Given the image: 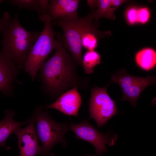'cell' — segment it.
<instances>
[{
    "mask_svg": "<svg viewBox=\"0 0 156 156\" xmlns=\"http://www.w3.org/2000/svg\"><path fill=\"white\" fill-rule=\"evenodd\" d=\"M111 79L112 82L118 83L121 89L123 94L121 101H128L134 108L142 91L156 82L154 76L135 77L129 74L125 69L113 74Z\"/></svg>",
    "mask_w": 156,
    "mask_h": 156,
    "instance_id": "cell-7",
    "label": "cell"
},
{
    "mask_svg": "<svg viewBox=\"0 0 156 156\" xmlns=\"http://www.w3.org/2000/svg\"><path fill=\"white\" fill-rule=\"evenodd\" d=\"M95 16V13L92 11L86 16V21L81 36L82 47L88 51L94 50L97 47V37L103 38L111 34L110 31H101L95 26L93 23Z\"/></svg>",
    "mask_w": 156,
    "mask_h": 156,
    "instance_id": "cell-12",
    "label": "cell"
},
{
    "mask_svg": "<svg viewBox=\"0 0 156 156\" xmlns=\"http://www.w3.org/2000/svg\"><path fill=\"white\" fill-rule=\"evenodd\" d=\"M135 61L141 69L147 71L154 68L156 65V52L150 48L143 49L136 54Z\"/></svg>",
    "mask_w": 156,
    "mask_h": 156,
    "instance_id": "cell-16",
    "label": "cell"
},
{
    "mask_svg": "<svg viewBox=\"0 0 156 156\" xmlns=\"http://www.w3.org/2000/svg\"><path fill=\"white\" fill-rule=\"evenodd\" d=\"M123 0H98L97 9L96 11L94 20L97 21L103 17L108 19L115 18L116 10L123 3L127 1Z\"/></svg>",
    "mask_w": 156,
    "mask_h": 156,
    "instance_id": "cell-15",
    "label": "cell"
},
{
    "mask_svg": "<svg viewBox=\"0 0 156 156\" xmlns=\"http://www.w3.org/2000/svg\"><path fill=\"white\" fill-rule=\"evenodd\" d=\"M76 65L64 46L61 38L53 55L39 70L38 78L43 92L54 99L74 86L87 89L89 80L78 75Z\"/></svg>",
    "mask_w": 156,
    "mask_h": 156,
    "instance_id": "cell-1",
    "label": "cell"
},
{
    "mask_svg": "<svg viewBox=\"0 0 156 156\" xmlns=\"http://www.w3.org/2000/svg\"><path fill=\"white\" fill-rule=\"evenodd\" d=\"M40 6L41 16L39 17L43 16L47 14L49 7V1L48 0H39Z\"/></svg>",
    "mask_w": 156,
    "mask_h": 156,
    "instance_id": "cell-21",
    "label": "cell"
},
{
    "mask_svg": "<svg viewBox=\"0 0 156 156\" xmlns=\"http://www.w3.org/2000/svg\"><path fill=\"white\" fill-rule=\"evenodd\" d=\"M87 4L90 8L97 7L98 0H86Z\"/></svg>",
    "mask_w": 156,
    "mask_h": 156,
    "instance_id": "cell-22",
    "label": "cell"
},
{
    "mask_svg": "<svg viewBox=\"0 0 156 156\" xmlns=\"http://www.w3.org/2000/svg\"><path fill=\"white\" fill-rule=\"evenodd\" d=\"M79 2V0H51L47 14L52 21L64 17L78 16Z\"/></svg>",
    "mask_w": 156,
    "mask_h": 156,
    "instance_id": "cell-13",
    "label": "cell"
},
{
    "mask_svg": "<svg viewBox=\"0 0 156 156\" xmlns=\"http://www.w3.org/2000/svg\"><path fill=\"white\" fill-rule=\"evenodd\" d=\"M21 69L0 51V91L5 97L13 96L15 81L24 83L17 79Z\"/></svg>",
    "mask_w": 156,
    "mask_h": 156,
    "instance_id": "cell-10",
    "label": "cell"
},
{
    "mask_svg": "<svg viewBox=\"0 0 156 156\" xmlns=\"http://www.w3.org/2000/svg\"><path fill=\"white\" fill-rule=\"evenodd\" d=\"M44 22L42 31L31 47L26 62L24 71L34 81L37 72L44 63L49 55L58 46L61 36L55 33L51 24V17L47 14L39 18Z\"/></svg>",
    "mask_w": 156,
    "mask_h": 156,
    "instance_id": "cell-3",
    "label": "cell"
},
{
    "mask_svg": "<svg viewBox=\"0 0 156 156\" xmlns=\"http://www.w3.org/2000/svg\"><path fill=\"white\" fill-rule=\"evenodd\" d=\"M150 17V12L147 8H143L138 10L137 22L145 23L148 21Z\"/></svg>",
    "mask_w": 156,
    "mask_h": 156,
    "instance_id": "cell-19",
    "label": "cell"
},
{
    "mask_svg": "<svg viewBox=\"0 0 156 156\" xmlns=\"http://www.w3.org/2000/svg\"><path fill=\"white\" fill-rule=\"evenodd\" d=\"M138 10L134 7L129 8L127 11L126 16L127 21L133 25L137 22Z\"/></svg>",
    "mask_w": 156,
    "mask_h": 156,
    "instance_id": "cell-20",
    "label": "cell"
},
{
    "mask_svg": "<svg viewBox=\"0 0 156 156\" xmlns=\"http://www.w3.org/2000/svg\"><path fill=\"white\" fill-rule=\"evenodd\" d=\"M69 128L74 133L77 139L92 144L95 148L96 154L100 156L107 151L106 144L113 146L118 138L116 134L111 135L100 132L89 123L88 119L78 124L71 123Z\"/></svg>",
    "mask_w": 156,
    "mask_h": 156,
    "instance_id": "cell-8",
    "label": "cell"
},
{
    "mask_svg": "<svg viewBox=\"0 0 156 156\" xmlns=\"http://www.w3.org/2000/svg\"><path fill=\"white\" fill-rule=\"evenodd\" d=\"M4 118L0 121V147L9 150L10 148L5 144L6 140L9 136L23 125H28L31 121L30 118L22 122L15 121L13 117L15 115L14 110L6 109L4 112Z\"/></svg>",
    "mask_w": 156,
    "mask_h": 156,
    "instance_id": "cell-14",
    "label": "cell"
},
{
    "mask_svg": "<svg viewBox=\"0 0 156 156\" xmlns=\"http://www.w3.org/2000/svg\"><path fill=\"white\" fill-rule=\"evenodd\" d=\"M107 88L95 87L91 90L89 104L90 117L95 120L98 128L104 125L118 112L115 101L108 94Z\"/></svg>",
    "mask_w": 156,
    "mask_h": 156,
    "instance_id": "cell-6",
    "label": "cell"
},
{
    "mask_svg": "<svg viewBox=\"0 0 156 156\" xmlns=\"http://www.w3.org/2000/svg\"><path fill=\"white\" fill-rule=\"evenodd\" d=\"M77 88L74 86L64 93L54 102L47 105L45 108L55 109L67 115L78 117L82 100Z\"/></svg>",
    "mask_w": 156,
    "mask_h": 156,
    "instance_id": "cell-11",
    "label": "cell"
},
{
    "mask_svg": "<svg viewBox=\"0 0 156 156\" xmlns=\"http://www.w3.org/2000/svg\"><path fill=\"white\" fill-rule=\"evenodd\" d=\"M31 118V122L26 127L22 129L20 128L14 133L17 137L20 156L43 155L42 148L38 141L34 121Z\"/></svg>",
    "mask_w": 156,
    "mask_h": 156,
    "instance_id": "cell-9",
    "label": "cell"
},
{
    "mask_svg": "<svg viewBox=\"0 0 156 156\" xmlns=\"http://www.w3.org/2000/svg\"><path fill=\"white\" fill-rule=\"evenodd\" d=\"M8 1L10 5L17 6L20 9L36 12L38 15V18L41 16L39 0H10Z\"/></svg>",
    "mask_w": 156,
    "mask_h": 156,
    "instance_id": "cell-18",
    "label": "cell"
},
{
    "mask_svg": "<svg viewBox=\"0 0 156 156\" xmlns=\"http://www.w3.org/2000/svg\"><path fill=\"white\" fill-rule=\"evenodd\" d=\"M32 118L36 124L37 136L41 142L44 156H55L50 151L57 143H60L63 148L66 147L65 135L69 129L66 122L59 123L55 121L42 106L35 108Z\"/></svg>",
    "mask_w": 156,
    "mask_h": 156,
    "instance_id": "cell-4",
    "label": "cell"
},
{
    "mask_svg": "<svg viewBox=\"0 0 156 156\" xmlns=\"http://www.w3.org/2000/svg\"><path fill=\"white\" fill-rule=\"evenodd\" d=\"M85 156H100V155L97 154H96L93 155H91L88 154H86L85 155Z\"/></svg>",
    "mask_w": 156,
    "mask_h": 156,
    "instance_id": "cell-23",
    "label": "cell"
},
{
    "mask_svg": "<svg viewBox=\"0 0 156 156\" xmlns=\"http://www.w3.org/2000/svg\"><path fill=\"white\" fill-rule=\"evenodd\" d=\"M19 12L12 18L5 12L0 18L1 51L21 69L23 68L31 47L40 33L24 28L18 21Z\"/></svg>",
    "mask_w": 156,
    "mask_h": 156,
    "instance_id": "cell-2",
    "label": "cell"
},
{
    "mask_svg": "<svg viewBox=\"0 0 156 156\" xmlns=\"http://www.w3.org/2000/svg\"><path fill=\"white\" fill-rule=\"evenodd\" d=\"M101 56L98 53L94 50L88 51L82 58V65L86 73H92L94 67L101 62Z\"/></svg>",
    "mask_w": 156,
    "mask_h": 156,
    "instance_id": "cell-17",
    "label": "cell"
},
{
    "mask_svg": "<svg viewBox=\"0 0 156 156\" xmlns=\"http://www.w3.org/2000/svg\"><path fill=\"white\" fill-rule=\"evenodd\" d=\"M86 16L66 17L51 22L52 26L61 27L63 31L62 42L70 53L77 64L82 66L81 36L86 21Z\"/></svg>",
    "mask_w": 156,
    "mask_h": 156,
    "instance_id": "cell-5",
    "label": "cell"
}]
</instances>
